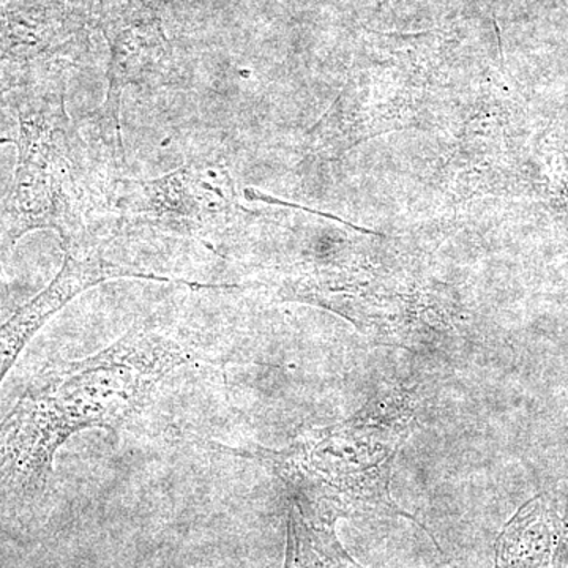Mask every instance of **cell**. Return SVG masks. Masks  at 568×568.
I'll return each instance as SVG.
<instances>
[{
  "label": "cell",
  "instance_id": "cell-1",
  "mask_svg": "<svg viewBox=\"0 0 568 568\" xmlns=\"http://www.w3.org/2000/svg\"><path fill=\"white\" fill-rule=\"evenodd\" d=\"M197 355L175 332L142 323L91 357L41 369L0 422V489L43 491L71 436L121 432L162 381Z\"/></svg>",
  "mask_w": 568,
  "mask_h": 568
},
{
  "label": "cell",
  "instance_id": "cell-2",
  "mask_svg": "<svg viewBox=\"0 0 568 568\" xmlns=\"http://www.w3.org/2000/svg\"><path fill=\"white\" fill-rule=\"evenodd\" d=\"M65 81L32 84L22 95L18 170L7 200L10 237L33 230L61 235L67 252L88 245L93 209L88 156H82L65 106Z\"/></svg>",
  "mask_w": 568,
  "mask_h": 568
},
{
  "label": "cell",
  "instance_id": "cell-3",
  "mask_svg": "<svg viewBox=\"0 0 568 568\" xmlns=\"http://www.w3.org/2000/svg\"><path fill=\"white\" fill-rule=\"evenodd\" d=\"M115 233L185 239L212 246L237 226L241 205L226 164L196 156L149 181L119 178L112 185Z\"/></svg>",
  "mask_w": 568,
  "mask_h": 568
},
{
  "label": "cell",
  "instance_id": "cell-4",
  "mask_svg": "<svg viewBox=\"0 0 568 568\" xmlns=\"http://www.w3.org/2000/svg\"><path fill=\"white\" fill-rule=\"evenodd\" d=\"M121 278L173 282L168 276L153 274L136 265L115 263L100 253L67 252L62 268L54 280L32 301L14 312L6 323L0 324V384L9 375L11 366L24 347L52 316L58 315L84 291Z\"/></svg>",
  "mask_w": 568,
  "mask_h": 568
},
{
  "label": "cell",
  "instance_id": "cell-5",
  "mask_svg": "<svg viewBox=\"0 0 568 568\" xmlns=\"http://www.w3.org/2000/svg\"><path fill=\"white\" fill-rule=\"evenodd\" d=\"M284 568H358L336 540L334 528L310 521L291 504Z\"/></svg>",
  "mask_w": 568,
  "mask_h": 568
}]
</instances>
